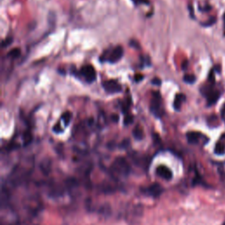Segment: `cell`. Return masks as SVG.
Here are the masks:
<instances>
[{
  "label": "cell",
  "mask_w": 225,
  "mask_h": 225,
  "mask_svg": "<svg viewBox=\"0 0 225 225\" xmlns=\"http://www.w3.org/2000/svg\"><path fill=\"white\" fill-rule=\"evenodd\" d=\"M112 175L120 177H127L131 171V166L125 158L119 157L114 159L111 165Z\"/></svg>",
  "instance_id": "obj_1"
},
{
  "label": "cell",
  "mask_w": 225,
  "mask_h": 225,
  "mask_svg": "<svg viewBox=\"0 0 225 225\" xmlns=\"http://www.w3.org/2000/svg\"><path fill=\"white\" fill-rule=\"evenodd\" d=\"M161 101L162 98L160 93L158 91L153 92V97L150 103V111L158 117H160L163 114V110L161 108Z\"/></svg>",
  "instance_id": "obj_2"
},
{
  "label": "cell",
  "mask_w": 225,
  "mask_h": 225,
  "mask_svg": "<svg viewBox=\"0 0 225 225\" xmlns=\"http://www.w3.org/2000/svg\"><path fill=\"white\" fill-rule=\"evenodd\" d=\"M103 88L108 93H117L121 91V85L116 80H107L102 83Z\"/></svg>",
  "instance_id": "obj_3"
},
{
  "label": "cell",
  "mask_w": 225,
  "mask_h": 225,
  "mask_svg": "<svg viewBox=\"0 0 225 225\" xmlns=\"http://www.w3.org/2000/svg\"><path fill=\"white\" fill-rule=\"evenodd\" d=\"M81 74L89 83L93 82L96 78V71L92 65H85L81 69Z\"/></svg>",
  "instance_id": "obj_4"
},
{
  "label": "cell",
  "mask_w": 225,
  "mask_h": 225,
  "mask_svg": "<svg viewBox=\"0 0 225 225\" xmlns=\"http://www.w3.org/2000/svg\"><path fill=\"white\" fill-rule=\"evenodd\" d=\"M143 192L145 195L149 196L156 198L161 195V194L163 193V187L158 184H152L149 186L148 187H146L145 190H143Z\"/></svg>",
  "instance_id": "obj_5"
},
{
  "label": "cell",
  "mask_w": 225,
  "mask_h": 225,
  "mask_svg": "<svg viewBox=\"0 0 225 225\" xmlns=\"http://www.w3.org/2000/svg\"><path fill=\"white\" fill-rule=\"evenodd\" d=\"M123 56V49L121 46H117L115 47L114 49H112V50L110 52L109 56H108V58L107 60L110 62H119L121 57Z\"/></svg>",
  "instance_id": "obj_6"
},
{
  "label": "cell",
  "mask_w": 225,
  "mask_h": 225,
  "mask_svg": "<svg viewBox=\"0 0 225 225\" xmlns=\"http://www.w3.org/2000/svg\"><path fill=\"white\" fill-rule=\"evenodd\" d=\"M156 173L158 177L165 180H170L172 178V171L165 165H159L156 170Z\"/></svg>",
  "instance_id": "obj_7"
},
{
  "label": "cell",
  "mask_w": 225,
  "mask_h": 225,
  "mask_svg": "<svg viewBox=\"0 0 225 225\" xmlns=\"http://www.w3.org/2000/svg\"><path fill=\"white\" fill-rule=\"evenodd\" d=\"M205 96H207L208 99V106L210 107L218 100L220 97V92L218 91H212V90H207V91L204 93Z\"/></svg>",
  "instance_id": "obj_8"
},
{
  "label": "cell",
  "mask_w": 225,
  "mask_h": 225,
  "mask_svg": "<svg viewBox=\"0 0 225 225\" xmlns=\"http://www.w3.org/2000/svg\"><path fill=\"white\" fill-rule=\"evenodd\" d=\"M40 169L45 175H48L51 171V161L49 158H46L41 161L40 165Z\"/></svg>",
  "instance_id": "obj_9"
},
{
  "label": "cell",
  "mask_w": 225,
  "mask_h": 225,
  "mask_svg": "<svg viewBox=\"0 0 225 225\" xmlns=\"http://www.w3.org/2000/svg\"><path fill=\"white\" fill-rule=\"evenodd\" d=\"M186 100V96L182 93H179L176 95L175 99H174V108L175 110L179 111L181 107L182 102H184Z\"/></svg>",
  "instance_id": "obj_10"
},
{
  "label": "cell",
  "mask_w": 225,
  "mask_h": 225,
  "mask_svg": "<svg viewBox=\"0 0 225 225\" xmlns=\"http://www.w3.org/2000/svg\"><path fill=\"white\" fill-rule=\"evenodd\" d=\"M200 137V134L197 132H188L187 134V138L188 142L192 144H195L197 142H199Z\"/></svg>",
  "instance_id": "obj_11"
},
{
  "label": "cell",
  "mask_w": 225,
  "mask_h": 225,
  "mask_svg": "<svg viewBox=\"0 0 225 225\" xmlns=\"http://www.w3.org/2000/svg\"><path fill=\"white\" fill-rule=\"evenodd\" d=\"M215 153L217 155H224L225 153V145L224 143L219 142L216 144L215 147Z\"/></svg>",
  "instance_id": "obj_12"
},
{
  "label": "cell",
  "mask_w": 225,
  "mask_h": 225,
  "mask_svg": "<svg viewBox=\"0 0 225 225\" xmlns=\"http://www.w3.org/2000/svg\"><path fill=\"white\" fill-rule=\"evenodd\" d=\"M133 136L136 139V140H142L144 136V134H143V130L142 129V128L140 127H136L134 131H133Z\"/></svg>",
  "instance_id": "obj_13"
},
{
  "label": "cell",
  "mask_w": 225,
  "mask_h": 225,
  "mask_svg": "<svg viewBox=\"0 0 225 225\" xmlns=\"http://www.w3.org/2000/svg\"><path fill=\"white\" fill-rule=\"evenodd\" d=\"M62 120L64 125H65V126H68L69 123L70 122V120H71V113L70 112H68V111L63 112L62 115Z\"/></svg>",
  "instance_id": "obj_14"
},
{
  "label": "cell",
  "mask_w": 225,
  "mask_h": 225,
  "mask_svg": "<svg viewBox=\"0 0 225 225\" xmlns=\"http://www.w3.org/2000/svg\"><path fill=\"white\" fill-rule=\"evenodd\" d=\"M20 56V49L19 48H15L13 49H12L11 51H9L8 53V56L9 57H12V58H17L19 56Z\"/></svg>",
  "instance_id": "obj_15"
},
{
  "label": "cell",
  "mask_w": 225,
  "mask_h": 225,
  "mask_svg": "<svg viewBox=\"0 0 225 225\" xmlns=\"http://www.w3.org/2000/svg\"><path fill=\"white\" fill-rule=\"evenodd\" d=\"M183 79L187 84H194L196 80V78H195V76H194L192 74H188V75H185Z\"/></svg>",
  "instance_id": "obj_16"
},
{
  "label": "cell",
  "mask_w": 225,
  "mask_h": 225,
  "mask_svg": "<svg viewBox=\"0 0 225 225\" xmlns=\"http://www.w3.org/2000/svg\"><path fill=\"white\" fill-rule=\"evenodd\" d=\"M134 121V117L130 114H127L124 118V125L126 126H128L130 124H132Z\"/></svg>",
  "instance_id": "obj_17"
},
{
  "label": "cell",
  "mask_w": 225,
  "mask_h": 225,
  "mask_svg": "<svg viewBox=\"0 0 225 225\" xmlns=\"http://www.w3.org/2000/svg\"><path fill=\"white\" fill-rule=\"evenodd\" d=\"M216 21V18H214V17H212V18H210L208 21H206V22H204V23H202L201 25L203 26V27H210V26H212L215 22Z\"/></svg>",
  "instance_id": "obj_18"
},
{
  "label": "cell",
  "mask_w": 225,
  "mask_h": 225,
  "mask_svg": "<svg viewBox=\"0 0 225 225\" xmlns=\"http://www.w3.org/2000/svg\"><path fill=\"white\" fill-rule=\"evenodd\" d=\"M12 37H8V38H6L4 41H2V46L4 48V47H6V46H9L10 44H12Z\"/></svg>",
  "instance_id": "obj_19"
},
{
  "label": "cell",
  "mask_w": 225,
  "mask_h": 225,
  "mask_svg": "<svg viewBox=\"0 0 225 225\" xmlns=\"http://www.w3.org/2000/svg\"><path fill=\"white\" fill-rule=\"evenodd\" d=\"M23 139H24V142H25V144H28L31 140H32V136L29 132H27L24 134V136H23Z\"/></svg>",
  "instance_id": "obj_20"
},
{
  "label": "cell",
  "mask_w": 225,
  "mask_h": 225,
  "mask_svg": "<svg viewBox=\"0 0 225 225\" xmlns=\"http://www.w3.org/2000/svg\"><path fill=\"white\" fill-rule=\"evenodd\" d=\"M129 144H130V142L128 139H125V140H123L121 142V143H120V147L122 148V149H126L127 147H128L129 146Z\"/></svg>",
  "instance_id": "obj_21"
},
{
  "label": "cell",
  "mask_w": 225,
  "mask_h": 225,
  "mask_svg": "<svg viewBox=\"0 0 225 225\" xmlns=\"http://www.w3.org/2000/svg\"><path fill=\"white\" fill-rule=\"evenodd\" d=\"M151 83L153 84H155V85H161L162 81H161V79L158 78H154L151 80Z\"/></svg>",
  "instance_id": "obj_22"
},
{
  "label": "cell",
  "mask_w": 225,
  "mask_h": 225,
  "mask_svg": "<svg viewBox=\"0 0 225 225\" xmlns=\"http://www.w3.org/2000/svg\"><path fill=\"white\" fill-rule=\"evenodd\" d=\"M130 45H131V47H134L136 49H140L139 43H137V41H130Z\"/></svg>",
  "instance_id": "obj_23"
},
{
  "label": "cell",
  "mask_w": 225,
  "mask_h": 225,
  "mask_svg": "<svg viewBox=\"0 0 225 225\" xmlns=\"http://www.w3.org/2000/svg\"><path fill=\"white\" fill-rule=\"evenodd\" d=\"M143 79V76L142 75V74H136V76H135V80H136V82H140Z\"/></svg>",
  "instance_id": "obj_24"
},
{
  "label": "cell",
  "mask_w": 225,
  "mask_h": 225,
  "mask_svg": "<svg viewBox=\"0 0 225 225\" xmlns=\"http://www.w3.org/2000/svg\"><path fill=\"white\" fill-rule=\"evenodd\" d=\"M53 130H54L55 132H56V133H59V132H61L62 129V128L60 127V124L58 123V124H56V126L53 128Z\"/></svg>",
  "instance_id": "obj_25"
},
{
  "label": "cell",
  "mask_w": 225,
  "mask_h": 225,
  "mask_svg": "<svg viewBox=\"0 0 225 225\" xmlns=\"http://www.w3.org/2000/svg\"><path fill=\"white\" fill-rule=\"evenodd\" d=\"M136 4H147L149 3L148 0H133Z\"/></svg>",
  "instance_id": "obj_26"
},
{
  "label": "cell",
  "mask_w": 225,
  "mask_h": 225,
  "mask_svg": "<svg viewBox=\"0 0 225 225\" xmlns=\"http://www.w3.org/2000/svg\"><path fill=\"white\" fill-rule=\"evenodd\" d=\"M208 79H209V81H210V82H214V81H215V78H214V74H213V71H210V74H209Z\"/></svg>",
  "instance_id": "obj_27"
},
{
  "label": "cell",
  "mask_w": 225,
  "mask_h": 225,
  "mask_svg": "<svg viewBox=\"0 0 225 225\" xmlns=\"http://www.w3.org/2000/svg\"><path fill=\"white\" fill-rule=\"evenodd\" d=\"M188 8H189V12H190L191 16L194 18V17H195V14H194V9H193V6H192L191 4H189V5H188Z\"/></svg>",
  "instance_id": "obj_28"
},
{
  "label": "cell",
  "mask_w": 225,
  "mask_h": 225,
  "mask_svg": "<svg viewBox=\"0 0 225 225\" xmlns=\"http://www.w3.org/2000/svg\"><path fill=\"white\" fill-rule=\"evenodd\" d=\"M187 64H188V62L187 61H185L183 63H182V69L183 70H186L187 68Z\"/></svg>",
  "instance_id": "obj_29"
},
{
  "label": "cell",
  "mask_w": 225,
  "mask_h": 225,
  "mask_svg": "<svg viewBox=\"0 0 225 225\" xmlns=\"http://www.w3.org/2000/svg\"><path fill=\"white\" fill-rule=\"evenodd\" d=\"M112 120H113V121H118V116L116 115V114H113V115H112Z\"/></svg>",
  "instance_id": "obj_30"
},
{
  "label": "cell",
  "mask_w": 225,
  "mask_h": 225,
  "mask_svg": "<svg viewBox=\"0 0 225 225\" xmlns=\"http://www.w3.org/2000/svg\"><path fill=\"white\" fill-rule=\"evenodd\" d=\"M222 139H225V134H224L223 136H222V137H221Z\"/></svg>",
  "instance_id": "obj_31"
},
{
  "label": "cell",
  "mask_w": 225,
  "mask_h": 225,
  "mask_svg": "<svg viewBox=\"0 0 225 225\" xmlns=\"http://www.w3.org/2000/svg\"><path fill=\"white\" fill-rule=\"evenodd\" d=\"M224 20H225V14H224Z\"/></svg>",
  "instance_id": "obj_32"
},
{
  "label": "cell",
  "mask_w": 225,
  "mask_h": 225,
  "mask_svg": "<svg viewBox=\"0 0 225 225\" xmlns=\"http://www.w3.org/2000/svg\"><path fill=\"white\" fill-rule=\"evenodd\" d=\"M223 225H225V223H224V224H223Z\"/></svg>",
  "instance_id": "obj_33"
}]
</instances>
